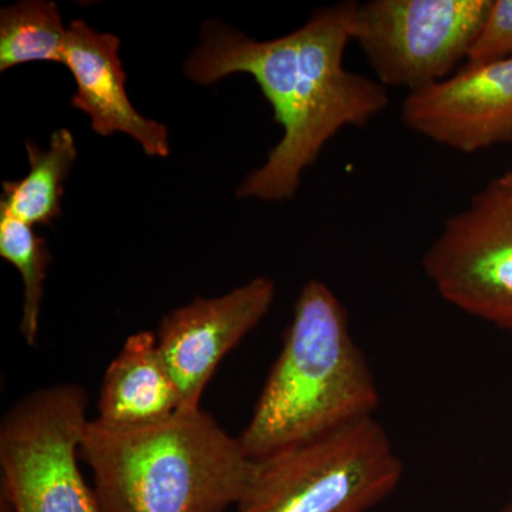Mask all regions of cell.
Segmentation results:
<instances>
[{"label": "cell", "mask_w": 512, "mask_h": 512, "mask_svg": "<svg viewBox=\"0 0 512 512\" xmlns=\"http://www.w3.org/2000/svg\"><path fill=\"white\" fill-rule=\"evenodd\" d=\"M379 404L345 306L325 282L311 279L299 292L281 352L238 440L252 461L262 460L369 419Z\"/></svg>", "instance_id": "1"}, {"label": "cell", "mask_w": 512, "mask_h": 512, "mask_svg": "<svg viewBox=\"0 0 512 512\" xmlns=\"http://www.w3.org/2000/svg\"><path fill=\"white\" fill-rule=\"evenodd\" d=\"M80 457L100 512H225L237 507L255 461L205 410H180L138 429L90 420Z\"/></svg>", "instance_id": "2"}, {"label": "cell", "mask_w": 512, "mask_h": 512, "mask_svg": "<svg viewBox=\"0 0 512 512\" xmlns=\"http://www.w3.org/2000/svg\"><path fill=\"white\" fill-rule=\"evenodd\" d=\"M356 3L318 9L295 30L298 70L279 121L284 134L265 163L244 178L238 198L292 200L303 173L340 130L365 127L389 106L386 87L343 66Z\"/></svg>", "instance_id": "3"}, {"label": "cell", "mask_w": 512, "mask_h": 512, "mask_svg": "<svg viewBox=\"0 0 512 512\" xmlns=\"http://www.w3.org/2000/svg\"><path fill=\"white\" fill-rule=\"evenodd\" d=\"M403 471L369 417L255 461L235 512H367L399 487Z\"/></svg>", "instance_id": "4"}, {"label": "cell", "mask_w": 512, "mask_h": 512, "mask_svg": "<svg viewBox=\"0 0 512 512\" xmlns=\"http://www.w3.org/2000/svg\"><path fill=\"white\" fill-rule=\"evenodd\" d=\"M89 393L77 383L40 387L0 423V495L12 512H100L80 470Z\"/></svg>", "instance_id": "5"}, {"label": "cell", "mask_w": 512, "mask_h": 512, "mask_svg": "<svg viewBox=\"0 0 512 512\" xmlns=\"http://www.w3.org/2000/svg\"><path fill=\"white\" fill-rule=\"evenodd\" d=\"M493 0H369L356 3L352 42L377 82L420 92L456 73L480 36Z\"/></svg>", "instance_id": "6"}, {"label": "cell", "mask_w": 512, "mask_h": 512, "mask_svg": "<svg viewBox=\"0 0 512 512\" xmlns=\"http://www.w3.org/2000/svg\"><path fill=\"white\" fill-rule=\"evenodd\" d=\"M423 269L448 303L512 332V194L498 178L444 222Z\"/></svg>", "instance_id": "7"}, {"label": "cell", "mask_w": 512, "mask_h": 512, "mask_svg": "<svg viewBox=\"0 0 512 512\" xmlns=\"http://www.w3.org/2000/svg\"><path fill=\"white\" fill-rule=\"evenodd\" d=\"M275 282L251 279L217 298H195L161 319L157 342L181 396V410L201 409L218 366L268 315Z\"/></svg>", "instance_id": "8"}, {"label": "cell", "mask_w": 512, "mask_h": 512, "mask_svg": "<svg viewBox=\"0 0 512 512\" xmlns=\"http://www.w3.org/2000/svg\"><path fill=\"white\" fill-rule=\"evenodd\" d=\"M402 121L464 154L512 141V57L463 66L444 82L407 94Z\"/></svg>", "instance_id": "9"}, {"label": "cell", "mask_w": 512, "mask_h": 512, "mask_svg": "<svg viewBox=\"0 0 512 512\" xmlns=\"http://www.w3.org/2000/svg\"><path fill=\"white\" fill-rule=\"evenodd\" d=\"M120 46L119 37L97 32L84 20L70 22L63 64L76 82L73 107L89 116L94 133L127 134L147 156L168 157V128L141 116L128 99Z\"/></svg>", "instance_id": "10"}, {"label": "cell", "mask_w": 512, "mask_h": 512, "mask_svg": "<svg viewBox=\"0 0 512 512\" xmlns=\"http://www.w3.org/2000/svg\"><path fill=\"white\" fill-rule=\"evenodd\" d=\"M180 410V392L158 348L157 333L143 330L128 336L104 373L93 420L106 429H138Z\"/></svg>", "instance_id": "11"}, {"label": "cell", "mask_w": 512, "mask_h": 512, "mask_svg": "<svg viewBox=\"0 0 512 512\" xmlns=\"http://www.w3.org/2000/svg\"><path fill=\"white\" fill-rule=\"evenodd\" d=\"M29 173L22 180L5 181L0 208L30 227L52 225L62 214L64 180L77 160V146L67 128L50 137L49 147L26 143Z\"/></svg>", "instance_id": "12"}, {"label": "cell", "mask_w": 512, "mask_h": 512, "mask_svg": "<svg viewBox=\"0 0 512 512\" xmlns=\"http://www.w3.org/2000/svg\"><path fill=\"white\" fill-rule=\"evenodd\" d=\"M67 29L55 2L25 0L0 10V72L20 64L64 62Z\"/></svg>", "instance_id": "13"}, {"label": "cell", "mask_w": 512, "mask_h": 512, "mask_svg": "<svg viewBox=\"0 0 512 512\" xmlns=\"http://www.w3.org/2000/svg\"><path fill=\"white\" fill-rule=\"evenodd\" d=\"M0 256L22 276L23 313L19 330L26 345L35 346L52 254L45 238L36 234L35 227L0 208Z\"/></svg>", "instance_id": "14"}, {"label": "cell", "mask_w": 512, "mask_h": 512, "mask_svg": "<svg viewBox=\"0 0 512 512\" xmlns=\"http://www.w3.org/2000/svg\"><path fill=\"white\" fill-rule=\"evenodd\" d=\"M508 57H512V0H493L464 66L497 62Z\"/></svg>", "instance_id": "15"}, {"label": "cell", "mask_w": 512, "mask_h": 512, "mask_svg": "<svg viewBox=\"0 0 512 512\" xmlns=\"http://www.w3.org/2000/svg\"><path fill=\"white\" fill-rule=\"evenodd\" d=\"M498 180H500V183L503 184L504 187L507 188V190L512 194V170L508 171V173H505L504 175H501V177H498Z\"/></svg>", "instance_id": "16"}, {"label": "cell", "mask_w": 512, "mask_h": 512, "mask_svg": "<svg viewBox=\"0 0 512 512\" xmlns=\"http://www.w3.org/2000/svg\"><path fill=\"white\" fill-rule=\"evenodd\" d=\"M0 512H12V508H10L8 501H6L2 495H0Z\"/></svg>", "instance_id": "17"}, {"label": "cell", "mask_w": 512, "mask_h": 512, "mask_svg": "<svg viewBox=\"0 0 512 512\" xmlns=\"http://www.w3.org/2000/svg\"><path fill=\"white\" fill-rule=\"evenodd\" d=\"M501 512H512V491L510 497H508L507 503H505L503 511Z\"/></svg>", "instance_id": "18"}]
</instances>
